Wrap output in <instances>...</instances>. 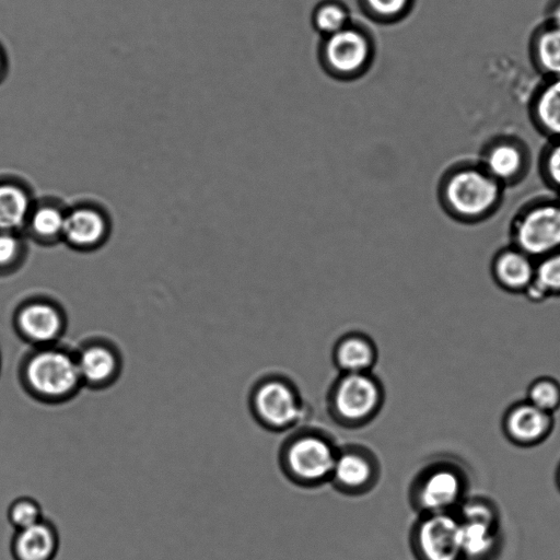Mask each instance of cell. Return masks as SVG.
Here are the masks:
<instances>
[{"instance_id": "cell-29", "label": "cell", "mask_w": 560, "mask_h": 560, "mask_svg": "<svg viewBox=\"0 0 560 560\" xmlns=\"http://www.w3.org/2000/svg\"><path fill=\"white\" fill-rule=\"evenodd\" d=\"M529 402L550 413L560 406V386L550 378L536 381L528 392Z\"/></svg>"}, {"instance_id": "cell-2", "label": "cell", "mask_w": 560, "mask_h": 560, "mask_svg": "<svg viewBox=\"0 0 560 560\" xmlns=\"http://www.w3.org/2000/svg\"><path fill=\"white\" fill-rule=\"evenodd\" d=\"M339 444L326 430L303 424L284 438L278 450L283 477L302 489H316L330 481Z\"/></svg>"}, {"instance_id": "cell-11", "label": "cell", "mask_w": 560, "mask_h": 560, "mask_svg": "<svg viewBox=\"0 0 560 560\" xmlns=\"http://www.w3.org/2000/svg\"><path fill=\"white\" fill-rule=\"evenodd\" d=\"M478 162L501 185L509 187L526 177L532 156L528 147L520 138L500 135L482 147Z\"/></svg>"}, {"instance_id": "cell-33", "label": "cell", "mask_w": 560, "mask_h": 560, "mask_svg": "<svg viewBox=\"0 0 560 560\" xmlns=\"http://www.w3.org/2000/svg\"><path fill=\"white\" fill-rule=\"evenodd\" d=\"M0 370H1V359H0Z\"/></svg>"}, {"instance_id": "cell-23", "label": "cell", "mask_w": 560, "mask_h": 560, "mask_svg": "<svg viewBox=\"0 0 560 560\" xmlns=\"http://www.w3.org/2000/svg\"><path fill=\"white\" fill-rule=\"evenodd\" d=\"M529 47L536 69L546 79H560V28L545 23L534 32Z\"/></svg>"}, {"instance_id": "cell-30", "label": "cell", "mask_w": 560, "mask_h": 560, "mask_svg": "<svg viewBox=\"0 0 560 560\" xmlns=\"http://www.w3.org/2000/svg\"><path fill=\"white\" fill-rule=\"evenodd\" d=\"M25 244L16 232L0 231V269H11L22 261Z\"/></svg>"}, {"instance_id": "cell-16", "label": "cell", "mask_w": 560, "mask_h": 560, "mask_svg": "<svg viewBox=\"0 0 560 560\" xmlns=\"http://www.w3.org/2000/svg\"><path fill=\"white\" fill-rule=\"evenodd\" d=\"M331 360L339 373L373 372L378 361V349L370 335L351 330L336 340Z\"/></svg>"}, {"instance_id": "cell-12", "label": "cell", "mask_w": 560, "mask_h": 560, "mask_svg": "<svg viewBox=\"0 0 560 560\" xmlns=\"http://www.w3.org/2000/svg\"><path fill=\"white\" fill-rule=\"evenodd\" d=\"M15 329L33 348L56 345L66 329L65 313L55 302L33 299L16 312Z\"/></svg>"}, {"instance_id": "cell-22", "label": "cell", "mask_w": 560, "mask_h": 560, "mask_svg": "<svg viewBox=\"0 0 560 560\" xmlns=\"http://www.w3.org/2000/svg\"><path fill=\"white\" fill-rule=\"evenodd\" d=\"M67 209L56 201L35 202L24 230L38 243L52 244L62 240Z\"/></svg>"}, {"instance_id": "cell-18", "label": "cell", "mask_w": 560, "mask_h": 560, "mask_svg": "<svg viewBox=\"0 0 560 560\" xmlns=\"http://www.w3.org/2000/svg\"><path fill=\"white\" fill-rule=\"evenodd\" d=\"M529 117L548 141L560 140V79H546L534 92Z\"/></svg>"}, {"instance_id": "cell-27", "label": "cell", "mask_w": 560, "mask_h": 560, "mask_svg": "<svg viewBox=\"0 0 560 560\" xmlns=\"http://www.w3.org/2000/svg\"><path fill=\"white\" fill-rule=\"evenodd\" d=\"M538 170L547 187L560 195V140L548 141L542 148Z\"/></svg>"}, {"instance_id": "cell-15", "label": "cell", "mask_w": 560, "mask_h": 560, "mask_svg": "<svg viewBox=\"0 0 560 560\" xmlns=\"http://www.w3.org/2000/svg\"><path fill=\"white\" fill-rule=\"evenodd\" d=\"M536 259L510 244L492 257L490 272L494 283L503 291L523 294L535 278Z\"/></svg>"}, {"instance_id": "cell-31", "label": "cell", "mask_w": 560, "mask_h": 560, "mask_svg": "<svg viewBox=\"0 0 560 560\" xmlns=\"http://www.w3.org/2000/svg\"><path fill=\"white\" fill-rule=\"evenodd\" d=\"M546 23L560 28V0L550 4Z\"/></svg>"}, {"instance_id": "cell-3", "label": "cell", "mask_w": 560, "mask_h": 560, "mask_svg": "<svg viewBox=\"0 0 560 560\" xmlns=\"http://www.w3.org/2000/svg\"><path fill=\"white\" fill-rule=\"evenodd\" d=\"M19 378L35 400L59 405L83 387L74 351L59 343L33 348L21 361Z\"/></svg>"}, {"instance_id": "cell-9", "label": "cell", "mask_w": 560, "mask_h": 560, "mask_svg": "<svg viewBox=\"0 0 560 560\" xmlns=\"http://www.w3.org/2000/svg\"><path fill=\"white\" fill-rule=\"evenodd\" d=\"M410 550L416 560H460L459 520L450 514H421L409 534Z\"/></svg>"}, {"instance_id": "cell-25", "label": "cell", "mask_w": 560, "mask_h": 560, "mask_svg": "<svg viewBox=\"0 0 560 560\" xmlns=\"http://www.w3.org/2000/svg\"><path fill=\"white\" fill-rule=\"evenodd\" d=\"M355 2L368 21L384 26L402 22L417 5V0H355Z\"/></svg>"}, {"instance_id": "cell-32", "label": "cell", "mask_w": 560, "mask_h": 560, "mask_svg": "<svg viewBox=\"0 0 560 560\" xmlns=\"http://www.w3.org/2000/svg\"><path fill=\"white\" fill-rule=\"evenodd\" d=\"M4 66H5V60H4L2 51L0 50V78L4 72Z\"/></svg>"}, {"instance_id": "cell-14", "label": "cell", "mask_w": 560, "mask_h": 560, "mask_svg": "<svg viewBox=\"0 0 560 560\" xmlns=\"http://www.w3.org/2000/svg\"><path fill=\"white\" fill-rule=\"evenodd\" d=\"M109 230L108 217L101 208L78 205L67 209L62 241L77 250L90 252L105 243Z\"/></svg>"}, {"instance_id": "cell-26", "label": "cell", "mask_w": 560, "mask_h": 560, "mask_svg": "<svg viewBox=\"0 0 560 560\" xmlns=\"http://www.w3.org/2000/svg\"><path fill=\"white\" fill-rule=\"evenodd\" d=\"M533 283L546 300L560 296V250L536 260Z\"/></svg>"}, {"instance_id": "cell-13", "label": "cell", "mask_w": 560, "mask_h": 560, "mask_svg": "<svg viewBox=\"0 0 560 560\" xmlns=\"http://www.w3.org/2000/svg\"><path fill=\"white\" fill-rule=\"evenodd\" d=\"M83 387L105 389L120 376L122 358L118 348L104 339H91L74 351Z\"/></svg>"}, {"instance_id": "cell-10", "label": "cell", "mask_w": 560, "mask_h": 560, "mask_svg": "<svg viewBox=\"0 0 560 560\" xmlns=\"http://www.w3.org/2000/svg\"><path fill=\"white\" fill-rule=\"evenodd\" d=\"M382 477L376 453L361 443L339 445L329 485L346 497H362L373 491Z\"/></svg>"}, {"instance_id": "cell-4", "label": "cell", "mask_w": 560, "mask_h": 560, "mask_svg": "<svg viewBox=\"0 0 560 560\" xmlns=\"http://www.w3.org/2000/svg\"><path fill=\"white\" fill-rule=\"evenodd\" d=\"M376 55L374 32L357 19L340 31L320 37L316 47L319 68L338 82H353L363 78L372 69Z\"/></svg>"}, {"instance_id": "cell-6", "label": "cell", "mask_w": 560, "mask_h": 560, "mask_svg": "<svg viewBox=\"0 0 560 560\" xmlns=\"http://www.w3.org/2000/svg\"><path fill=\"white\" fill-rule=\"evenodd\" d=\"M385 399L384 384L373 372L339 373L327 390L326 409L336 425L358 430L378 417Z\"/></svg>"}, {"instance_id": "cell-19", "label": "cell", "mask_w": 560, "mask_h": 560, "mask_svg": "<svg viewBox=\"0 0 560 560\" xmlns=\"http://www.w3.org/2000/svg\"><path fill=\"white\" fill-rule=\"evenodd\" d=\"M460 523L463 557L478 558L493 546V517L483 504H471L464 510Z\"/></svg>"}, {"instance_id": "cell-21", "label": "cell", "mask_w": 560, "mask_h": 560, "mask_svg": "<svg viewBox=\"0 0 560 560\" xmlns=\"http://www.w3.org/2000/svg\"><path fill=\"white\" fill-rule=\"evenodd\" d=\"M34 203L27 187L15 182L0 183V231L24 230Z\"/></svg>"}, {"instance_id": "cell-1", "label": "cell", "mask_w": 560, "mask_h": 560, "mask_svg": "<svg viewBox=\"0 0 560 560\" xmlns=\"http://www.w3.org/2000/svg\"><path fill=\"white\" fill-rule=\"evenodd\" d=\"M504 189L478 161H459L443 172L436 192L446 215L459 223L476 224L499 210Z\"/></svg>"}, {"instance_id": "cell-5", "label": "cell", "mask_w": 560, "mask_h": 560, "mask_svg": "<svg viewBox=\"0 0 560 560\" xmlns=\"http://www.w3.org/2000/svg\"><path fill=\"white\" fill-rule=\"evenodd\" d=\"M247 405L255 422L272 433H289L308 417L299 386L282 373H266L257 378L249 388Z\"/></svg>"}, {"instance_id": "cell-7", "label": "cell", "mask_w": 560, "mask_h": 560, "mask_svg": "<svg viewBox=\"0 0 560 560\" xmlns=\"http://www.w3.org/2000/svg\"><path fill=\"white\" fill-rule=\"evenodd\" d=\"M510 244L539 259L560 250V199H534L515 213L510 224Z\"/></svg>"}, {"instance_id": "cell-28", "label": "cell", "mask_w": 560, "mask_h": 560, "mask_svg": "<svg viewBox=\"0 0 560 560\" xmlns=\"http://www.w3.org/2000/svg\"><path fill=\"white\" fill-rule=\"evenodd\" d=\"M43 518L39 502L31 497H20L9 505L8 520L15 530L32 526Z\"/></svg>"}, {"instance_id": "cell-20", "label": "cell", "mask_w": 560, "mask_h": 560, "mask_svg": "<svg viewBox=\"0 0 560 560\" xmlns=\"http://www.w3.org/2000/svg\"><path fill=\"white\" fill-rule=\"evenodd\" d=\"M550 413L530 402L514 407L506 417V431L517 443L534 444L547 436L551 428Z\"/></svg>"}, {"instance_id": "cell-17", "label": "cell", "mask_w": 560, "mask_h": 560, "mask_svg": "<svg viewBox=\"0 0 560 560\" xmlns=\"http://www.w3.org/2000/svg\"><path fill=\"white\" fill-rule=\"evenodd\" d=\"M58 549V530L45 517L32 526L15 530L10 545L13 560H54Z\"/></svg>"}, {"instance_id": "cell-8", "label": "cell", "mask_w": 560, "mask_h": 560, "mask_svg": "<svg viewBox=\"0 0 560 560\" xmlns=\"http://www.w3.org/2000/svg\"><path fill=\"white\" fill-rule=\"evenodd\" d=\"M462 477L453 467L433 463L421 468L408 486V502L419 515L448 512L459 500Z\"/></svg>"}, {"instance_id": "cell-24", "label": "cell", "mask_w": 560, "mask_h": 560, "mask_svg": "<svg viewBox=\"0 0 560 560\" xmlns=\"http://www.w3.org/2000/svg\"><path fill=\"white\" fill-rule=\"evenodd\" d=\"M353 19L351 9L343 0H319L310 16L312 28L319 38L340 31Z\"/></svg>"}]
</instances>
